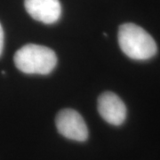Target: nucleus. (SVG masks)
Returning <instances> with one entry per match:
<instances>
[{"instance_id":"nucleus-3","label":"nucleus","mask_w":160,"mask_h":160,"mask_svg":"<svg viewBox=\"0 0 160 160\" xmlns=\"http://www.w3.org/2000/svg\"><path fill=\"white\" fill-rule=\"evenodd\" d=\"M55 124L58 132L67 139L85 142L88 138V129L82 116L74 109H65L56 116Z\"/></svg>"},{"instance_id":"nucleus-5","label":"nucleus","mask_w":160,"mask_h":160,"mask_svg":"<svg viewBox=\"0 0 160 160\" xmlns=\"http://www.w3.org/2000/svg\"><path fill=\"white\" fill-rule=\"evenodd\" d=\"M24 6L31 17L46 24L55 23L62 14L59 0H25Z\"/></svg>"},{"instance_id":"nucleus-2","label":"nucleus","mask_w":160,"mask_h":160,"mask_svg":"<svg viewBox=\"0 0 160 160\" xmlns=\"http://www.w3.org/2000/svg\"><path fill=\"white\" fill-rule=\"evenodd\" d=\"M13 60L17 69L26 74L47 75L57 64V56L52 49L34 44L20 48Z\"/></svg>"},{"instance_id":"nucleus-1","label":"nucleus","mask_w":160,"mask_h":160,"mask_svg":"<svg viewBox=\"0 0 160 160\" xmlns=\"http://www.w3.org/2000/svg\"><path fill=\"white\" fill-rule=\"evenodd\" d=\"M118 38L122 52L132 60L146 61L154 57L158 52L154 38L136 24H122Z\"/></svg>"},{"instance_id":"nucleus-6","label":"nucleus","mask_w":160,"mask_h":160,"mask_svg":"<svg viewBox=\"0 0 160 160\" xmlns=\"http://www.w3.org/2000/svg\"><path fill=\"white\" fill-rule=\"evenodd\" d=\"M3 47H4V30L0 24V55L2 54Z\"/></svg>"},{"instance_id":"nucleus-4","label":"nucleus","mask_w":160,"mask_h":160,"mask_svg":"<svg viewBox=\"0 0 160 160\" xmlns=\"http://www.w3.org/2000/svg\"><path fill=\"white\" fill-rule=\"evenodd\" d=\"M98 111L103 119L113 126H120L126 120V105L112 92H105L99 96Z\"/></svg>"}]
</instances>
